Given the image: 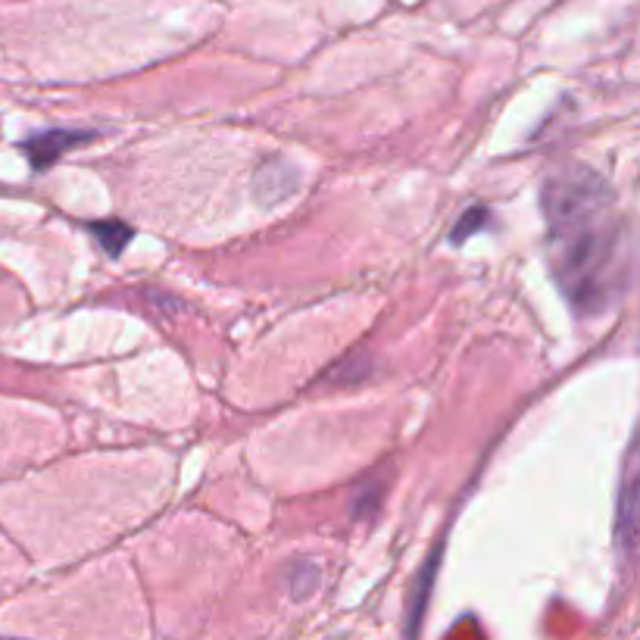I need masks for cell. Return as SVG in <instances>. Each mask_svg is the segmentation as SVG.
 Instances as JSON below:
<instances>
[{"mask_svg":"<svg viewBox=\"0 0 640 640\" xmlns=\"http://www.w3.org/2000/svg\"><path fill=\"white\" fill-rule=\"evenodd\" d=\"M546 260L578 316L606 312L631 282V225L618 213L616 194L593 169L566 163L541 190Z\"/></svg>","mask_w":640,"mask_h":640,"instance_id":"1","label":"cell"},{"mask_svg":"<svg viewBox=\"0 0 640 640\" xmlns=\"http://www.w3.org/2000/svg\"><path fill=\"white\" fill-rule=\"evenodd\" d=\"M638 447L625 453V469H621V484H618V506H616V544L621 553L635 550V509H638Z\"/></svg>","mask_w":640,"mask_h":640,"instance_id":"2","label":"cell"},{"mask_svg":"<svg viewBox=\"0 0 640 640\" xmlns=\"http://www.w3.org/2000/svg\"><path fill=\"white\" fill-rule=\"evenodd\" d=\"M95 132H85V128H45L38 135H32L28 141H23L25 157L35 172H45L50 169L66 150L78 147V144L91 141Z\"/></svg>","mask_w":640,"mask_h":640,"instance_id":"3","label":"cell"},{"mask_svg":"<svg viewBox=\"0 0 640 640\" xmlns=\"http://www.w3.org/2000/svg\"><path fill=\"white\" fill-rule=\"evenodd\" d=\"M294 188H297V172L282 157L262 163L260 172L254 175V194L266 207H275V204L287 200L294 194Z\"/></svg>","mask_w":640,"mask_h":640,"instance_id":"4","label":"cell"},{"mask_svg":"<svg viewBox=\"0 0 640 640\" xmlns=\"http://www.w3.org/2000/svg\"><path fill=\"white\" fill-rule=\"evenodd\" d=\"M444 556V544H438V550L431 553V559L426 563V569L416 581V591H413V600H409V610H406V640H419V631H422V618H426L428 600H431V588H434V569H438V559Z\"/></svg>","mask_w":640,"mask_h":640,"instance_id":"5","label":"cell"},{"mask_svg":"<svg viewBox=\"0 0 640 640\" xmlns=\"http://www.w3.org/2000/svg\"><path fill=\"white\" fill-rule=\"evenodd\" d=\"M88 232L103 244V250L110 257H119L125 250V244L132 241V229L125 222H113V219H107V222H88Z\"/></svg>","mask_w":640,"mask_h":640,"instance_id":"6","label":"cell"},{"mask_svg":"<svg viewBox=\"0 0 640 640\" xmlns=\"http://www.w3.org/2000/svg\"><path fill=\"white\" fill-rule=\"evenodd\" d=\"M381 497H384V481L381 478H369L354 497V516L356 519H372L376 509L381 506Z\"/></svg>","mask_w":640,"mask_h":640,"instance_id":"7","label":"cell"},{"mask_svg":"<svg viewBox=\"0 0 640 640\" xmlns=\"http://www.w3.org/2000/svg\"><path fill=\"white\" fill-rule=\"evenodd\" d=\"M491 225V213L484 210V207H472L469 213L459 216V222H456V229H453L451 241L453 244H463L466 237H472L475 232H481V229H488Z\"/></svg>","mask_w":640,"mask_h":640,"instance_id":"8","label":"cell"},{"mask_svg":"<svg viewBox=\"0 0 640 640\" xmlns=\"http://www.w3.org/2000/svg\"><path fill=\"white\" fill-rule=\"evenodd\" d=\"M316 581H319V569L312 563H294V569L287 575V588H291V593L297 600L309 596V591L316 588Z\"/></svg>","mask_w":640,"mask_h":640,"instance_id":"9","label":"cell"}]
</instances>
